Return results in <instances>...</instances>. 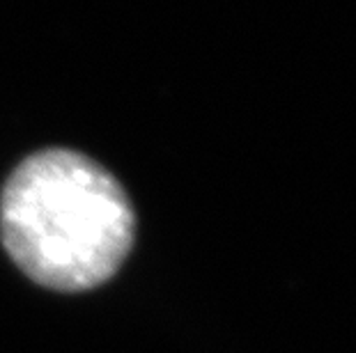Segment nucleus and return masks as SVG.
Segmentation results:
<instances>
[{"label": "nucleus", "instance_id": "nucleus-1", "mask_svg": "<svg viewBox=\"0 0 356 353\" xmlns=\"http://www.w3.org/2000/svg\"><path fill=\"white\" fill-rule=\"evenodd\" d=\"M134 209L120 182L72 149L19 165L0 195V239L21 271L56 291H86L122 266Z\"/></svg>", "mask_w": 356, "mask_h": 353}]
</instances>
